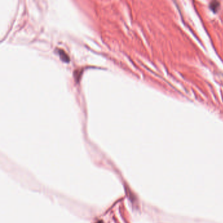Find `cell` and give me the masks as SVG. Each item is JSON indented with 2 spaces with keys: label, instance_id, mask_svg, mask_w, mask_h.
Here are the masks:
<instances>
[{
  "label": "cell",
  "instance_id": "obj_1",
  "mask_svg": "<svg viewBox=\"0 0 223 223\" xmlns=\"http://www.w3.org/2000/svg\"><path fill=\"white\" fill-rule=\"evenodd\" d=\"M58 54H59V55H60V57L62 61H64V62H67V63L69 61V56L65 53L64 50H58Z\"/></svg>",
  "mask_w": 223,
  "mask_h": 223
},
{
  "label": "cell",
  "instance_id": "obj_2",
  "mask_svg": "<svg viewBox=\"0 0 223 223\" xmlns=\"http://www.w3.org/2000/svg\"><path fill=\"white\" fill-rule=\"evenodd\" d=\"M97 223H103V222L102 221H99V222H97Z\"/></svg>",
  "mask_w": 223,
  "mask_h": 223
}]
</instances>
